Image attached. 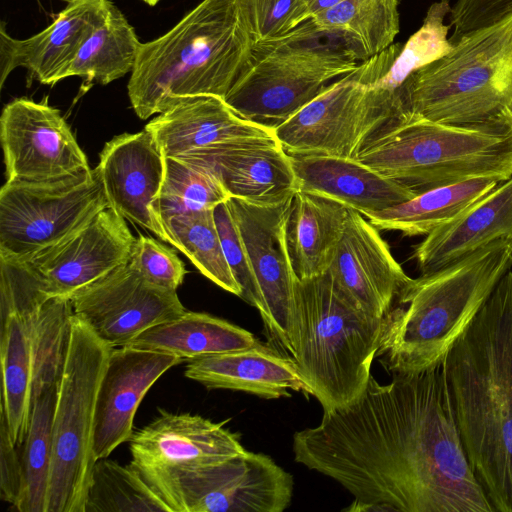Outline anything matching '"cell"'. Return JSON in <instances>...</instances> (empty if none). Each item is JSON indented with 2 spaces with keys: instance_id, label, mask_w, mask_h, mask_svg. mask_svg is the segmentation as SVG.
<instances>
[{
  "instance_id": "6da1fadb",
  "label": "cell",
  "mask_w": 512,
  "mask_h": 512,
  "mask_svg": "<svg viewBox=\"0 0 512 512\" xmlns=\"http://www.w3.org/2000/svg\"><path fill=\"white\" fill-rule=\"evenodd\" d=\"M323 412L293 435L294 460L342 485L346 511L493 512L467 457L442 365Z\"/></svg>"
},
{
  "instance_id": "7a4b0ae2",
  "label": "cell",
  "mask_w": 512,
  "mask_h": 512,
  "mask_svg": "<svg viewBox=\"0 0 512 512\" xmlns=\"http://www.w3.org/2000/svg\"><path fill=\"white\" fill-rule=\"evenodd\" d=\"M442 368L472 469L498 512H512V270Z\"/></svg>"
},
{
  "instance_id": "3957f363",
  "label": "cell",
  "mask_w": 512,
  "mask_h": 512,
  "mask_svg": "<svg viewBox=\"0 0 512 512\" xmlns=\"http://www.w3.org/2000/svg\"><path fill=\"white\" fill-rule=\"evenodd\" d=\"M246 0H202L162 36L141 43L127 85L140 119L192 97L225 98L250 64Z\"/></svg>"
},
{
  "instance_id": "277c9868",
  "label": "cell",
  "mask_w": 512,
  "mask_h": 512,
  "mask_svg": "<svg viewBox=\"0 0 512 512\" xmlns=\"http://www.w3.org/2000/svg\"><path fill=\"white\" fill-rule=\"evenodd\" d=\"M512 268V237L492 242L400 292L376 354L392 375L440 367L504 274Z\"/></svg>"
},
{
  "instance_id": "5b68a950",
  "label": "cell",
  "mask_w": 512,
  "mask_h": 512,
  "mask_svg": "<svg viewBox=\"0 0 512 512\" xmlns=\"http://www.w3.org/2000/svg\"><path fill=\"white\" fill-rule=\"evenodd\" d=\"M384 317L360 308L329 271L295 286L292 358L323 412L355 402L371 378Z\"/></svg>"
},
{
  "instance_id": "8992f818",
  "label": "cell",
  "mask_w": 512,
  "mask_h": 512,
  "mask_svg": "<svg viewBox=\"0 0 512 512\" xmlns=\"http://www.w3.org/2000/svg\"><path fill=\"white\" fill-rule=\"evenodd\" d=\"M403 114L465 127L512 123V15L463 35L399 87Z\"/></svg>"
},
{
  "instance_id": "52a82bcc",
  "label": "cell",
  "mask_w": 512,
  "mask_h": 512,
  "mask_svg": "<svg viewBox=\"0 0 512 512\" xmlns=\"http://www.w3.org/2000/svg\"><path fill=\"white\" fill-rule=\"evenodd\" d=\"M417 193L480 177H512V123L465 127L402 114L356 158Z\"/></svg>"
},
{
  "instance_id": "ba28073f",
  "label": "cell",
  "mask_w": 512,
  "mask_h": 512,
  "mask_svg": "<svg viewBox=\"0 0 512 512\" xmlns=\"http://www.w3.org/2000/svg\"><path fill=\"white\" fill-rule=\"evenodd\" d=\"M360 62L340 37L309 20L255 44L248 68L224 100L241 118L274 131Z\"/></svg>"
},
{
  "instance_id": "9c48e42d",
  "label": "cell",
  "mask_w": 512,
  "mask_h": 512,
  "mask_svg": "<svg viewBox=\"0 0 512 512\" xmlns=\"http://www.w3.org/2000/svg\"><path fill=\"white\" fill-rule=\"evenodd\" d=\"M402 43L362 61L274 129L289 155L356 159L363 147L402 114L398 91L381 82Z\"/></svg>"
},
{
  "instance_id": "30bf717a",
  "label": "cell",
  "mask_w": 512,
  "mask_h": 512,
  "mask_svg": "<svg viewBox=\"0 0 512 512\" xmlns=\"http://www.w3.org/2000/svg\"><path fill=\"white\" fill-rule=\"evenodd\" d=\"M112 348L74 314L53 418L47 512H85L92 469L95 407Z\"/></svg>"
},
{
  "instance_id": "8fae6325",
  "label": "cell",
  "mask_w": 512,
  "mask_h": 512,
  "mask_svg": "<svg viewBox=\"0 0 512 512\" xmlns=\"http://www.w3.org/2000/svg\"><path fill=\"white\" fill-rule=\"evenodd\" d=\"M132 466L170 512H282L293 496V476L270 456L247 450L204 466Z\"/></svg>"
},
{
  "instance_id": "7c38bea8",
  "label": "cell",
  "mask_w": 512,
  "mask_h": 512,
  "mask_svg": "<svg viewBox=\"0 0 512 512\" xmlns=\"http://www.w3.org/2000/svg\"><path fill=\"white\" fill-rule=\"evenodd\" d=\"M109 206L97 169L0 190V255L28 259L64 241Z\"/></svg>"
},
{
  "instance_id": "4fadbf2b",
  "label": "cell",
  "mask_w": 512,
  "mask_h": 512,
  "mask_svg": "<svg viewBox=\"0 0 512 512\" xmlns=\"http://www.w3.org/2000/svg\"><path fill=\"white\" fill-rule=\"evenodd\" d=\"M50 296L26 260L0 256V413L16 445L29 427L37 321Z\"/></svg>"
},
{
  "instance_id": "5bb4252c",
  "label": "cell",
  "mask_w": 512,
  "mask_h": 512,
  "mask_svg": "<svg viewBox=\"0 0 512 512\" xmlns=\"http://www.w3.org/2000/svg\"><path fill=\"white\" fill-rule=\"evenodd\" d=\"M293 197V196H292ZM291 198L271 206L229 198L228 207L246 248L259 295L257 309L270 341L292 356L297 277L291 265L285 224Z\"/></svg>"
},
{
  "instance_id": "9a60e30c",
  "label": "cell",
  "mask_w": 512,
  "mask_h": 512,
  "mask_svg": "<svg viewBox=\"0 0 512 512\" xmlns=\"http://www.w3.org/2000/svg\"><path fill=\"white\" fill-rule=\"evenodd\" d=\"M0 137L8 182H51L91 170L60 111L46 100L8 103Z\"/></svg>"
},
{
  "instance_id": "2e32d148",
  "label": "cell",
  "mask_w": 512,
  "mask_h": 512,
  "mask_svg": "<svg viewBox=\"0 0 512 512\" xmlns=\"http://www.w3.org/2000/svg\"><path fill=\"white\" fill-rule=\"evenodd\" d=\"M69 299L73 314L111 348L127 346L150 327L186 312L177 291L149 283L128 262Z\"/></svg>"
},
{
  "instance_id": "e0dca14e",
  "label": "cell",
  "mask_w": 512,
  "mask_h": 512,
  "mask_svg": "<svg viewBox=\"0 0 512 512\" xmlns=\"http://www.w3.org/2000/svg\"><path fill=\"white\" fill-rule=\"evenodd\" d=\"M135 237L107 206L59 244L26 260L51 296L72 294L128 262Z\"/></svg>"
},
{
  "instance_id": "ac0fdd59",
  "label": "cell",
  "mask_w": 512,
  "mask_h": 512,
  "mask_svg": "<svg viewBox=\"0 0 512 512\" xmlns=\"http://www.w3.org/2000/svg\"><path fill=\"white\" fill-rule=\"evenodd\" d=\"M175 158L215 176L230 198L252 204L277 205L298 191L290 156L276 137L225 142Z\"/></svg>"
},
{
  "instance_id": "d6986e66",
  "label": "cell",
  "mask_w": 512,
  "mask_h": 512,
  "mask_svg": "<svg viewBox=\"0 0 512 512\" xmlns=\"http://www.w3.org/2000/svg\"><path fill=\"white\" fill-rule=\"evenodd\" d=\"M183 360L173 354L129 346L112 348L95 407L93 452L107 458L131 439L136 411L154 383Z\"/></svg>"
},
{
  "instance_id": "ffe728a7",
  "label": "cell",
  "mask_w": 512,
  "mask_h": 512,
  "mask_svg": "<svg viewBox=\"0 0 512 512\" xmlns=\"http://www.w3.org/2000/svg\"><path fill=\"white\" fill-rule=\"evenodd\" d=\"M338 286L366 313L383 318L411 281L378 229L348 210L342 236L328 270Z\"/></svg>"
},
{
  "instance_id": "44dd1931",
  "label": "cell",
  "mask_w": 512,
  "mask_h": 512,
  "mask_svg": "<svg viewBox=\"0 0 512 512\" xmlns=\"http://www.w3.org/2000/svg\"><path fill=\"white\" fill-rule=\"evenodd\" d=\"M109 206L125 220L169 243V237L153 211L165 176V157L152 135L124 133L107 142L96 167Z\"/></svg>"
},
{
  "instance_id": "7402d4cb",
  "label": "cell",
  "mask_w": 512,
  "mask_h": 512,
  "mask_svg": "<svg viewBox=\"0 0 512 512\" xmlns=\"http://www.w3.org/2000/svg\"><path fill=\"white\" fill-rule=\"evenodd\" d=\"M224 424L191 413L159 410V416L129 440L130 463L148 469L196 467L244 453L239 435Z\"/></svg>"
},
{
  "instance_id": "603a6c76",
  "label": "cell",
  "mask_w": 512,
  "mask_h": 512,
  "mask_svg": "<svg viewBox=\"0 0 512 512\" xmlns=\"http://www.w3.org/2000/svg\"><path fill=\"white\" fill-rule=\"evenodd\" d=\"M64 7L53 22L39 33L16 39L0 27V88L19 67L42 84L63 80V73L83 42L105 18L110 0H63Z\"/></svg>"
},
{
  "instance_id": "cb8c5ba5",
  "label": "cell",
  "mask_w": 512,
  "mask_h": 512,
  "mask_svg": "<svg viewBox=\"0 0 512 512\" xmlns=\"http://www.w3.org/2000/svg\"><path fill=\"white\" fill-rule=\"evenodd\" d=\"M289 156L298 190L332 199L363 216L398 205L418 194L357 159L322 155Z\"/></svg>"
},
{
  "instance_id": "d4e9b609",
  "label": "cell",
  "mask_w": 512,
  "mask_h": 512,
  "mask_svg": "<svg viewBox=\"0 0 512 512\" xmlns=\"http://www.w3.org/2000/svg\"><path fill=\"white\" fill-rule=\"evenodd\" d=\"M145 129L169 158L225 142L275 137L273 130L241 118L217 96L185 99L160 113Z\"/></svg>"
},
{
  "instance_id": "484cf974",
  "label": "cell",
  "mask_w": 512,
  "mask_h": 512,
  "mask_svg": "<svg viewBox=\"0 0 512 512\" xmlns=\"http://www.w3.org/2000/svg\"><path fill=\"white\" fill-rule=\"evenodd\" d=\"M184 375L208 389L243 391L264 399L290 397V390L307 393L292 356L261 342L188 360Z\"/></svg>"
},
{
  "instance_id": "4316f807",
  "label": "cell",
  "mask_w": 512,
  "mask_h": 512,
  "mask_svg": "<svg viewBox=\"0 0 512 512\" xmlns=\"http://www.w3.org/2000/svg\"><path fill=\"white\" fill-rule=\"evenodd\" d=\"M512 237V177L451 222L428 234L413 251L420 275L436 272L472 252Z\"/></svg>"
},
{
  "instance_id": "83f0119b",
  "label": "cell",
  "mask_w": 512,
  "mask_h": 512,
  "mask_svg": "<svg viewBox=\"0 0 512 512\" xmlns=\"http://www.w3.org/2000/svg\"><path fill=\"white\" fill-rule=\"evenodd\" d=\"M348 208L332 199L298 190L285 224L291 265L298 280L329 270L342 236Z\"/></svg>"
},
{
  "instance_id": "f1b7e54d",
  "label": "cell",
  "mask_w": 512,
  "mask_h": 512,
  "mask_svg": "<svg viewBox=\"0 0 512 512\" xmlns=\"http://www.w3.org/2000/svg\"><path fill=\"white\" fill-rule=\"evenodd\" d=\"M258 342L251 332L222 318L186 311L175 319L150 327L127 346L192 360L249 348Z\"/></svg>"
},
{
  "instance_id": "f546056e",
  "label": "cell",
  "mask_w": 512,
  "mask_h": 512,
  "mask_svg": "<svg viewBox=\"0 0 512 512\" xmlns=\"http://www.w3.org/2000/svg\"><path fill=\"white\" fill-rule=\"evenodd\" d=\"M502 181L480 177L418 193L413 198L365 217L378 230L427 236L451 222Z\"/></svg>"
},
{
  "instance_id": "4dcf8cb0",
  "label": "cell",
  "mask_w": 512,
  "mask_h": 512,
  "mask_svg": "<svg viewBox=\"0 0 512 512\" xmlns=\"http://www.w3.org/2000/svg\"><path fill=\"white\" fill-rule=\"evenodd\" d=\"M399 0H343L310 21L340 37L360 61L388 47L399 33Z\"/></svg>"
},
{
  "instance_id": "1f68e13d",
  "label": "cell",
  "mask_w": 512,
  "mask_h": 512,
  "mask_svg": "<svg viewBox=\"0 0 512 512\" xmlns=\"http://www.w3.org/2000/svg\"><path fill=\"white\" fill-rule=\"evenodd\" d=\"M140 45L133 26L112 3L64 71L63 79L78 76L87 86L109 84L132 72Z\"/></svg>"
},
{
  "instance_id": "d6a6232c",
  "label": "cell",
  "mask_w": 512,
  "mask_h": 512,
  "mask_svg": "<svg viewBox=\"0 0 512 512\" xmlns=\"http://www.w3.org/2000/svg\"><path fill=\"white\" fill-rule=\"evenodd\" d=\"M214 209L173 216L162 224L175 246L209 280L241 297V288L227 263L214 219Z\"/></svg>"
},
{
  "instance_id": "836d02e7",
  "label": "cell",
  "mask_w": 512,
  "mask_h": 512,
  "mask_svg": "<svg viewBox=\"0 0 512 512\" xmlns=\"http://www.w3.org/2000/svg\"><path fill=\"white\" fill-rule=\"evenodd\" d=\"M170 512L169 507L130 464L96 460L85 512Z\"/></svg>"
},
{
  "instance_id": "e575fe53",
  "label": "cell",
  "mask_w": 512,
  "mask_h": 512,
  "mask_svg": "<svg viewBox=\"0 0 512 512\" xmlns=\"http://www.w3.org/2000/svg\"><path fill=\"white\" fill-rule=\"evenodd\" d=\"M229 198L222 184L209 172L180 159L165 157L164 181L153 202V211L163 223L173 216L214 209Z\"/></svg>"
},
{
  "instance_id": "d590c367",
  "label": "cell",
  "mask_w": 512,
  "mask_h": 512,
  "mask_svg": "<svg viewBox=\"0 0 512 512\" xmlns=\"http://www.w3.org/2000/svg\"><path fill=\"white\" fill-rule=\"evenodd\" d=\"M128 264L149 283L177 291L186 275L184 263L177 254L154 238H135Z\"/></svg>"
},
{
  "instance_id": "8d00e7d4",
  "label": "cell",
  "mask_w": 512,
  "mask_h": 512,
  "mask_svg": "<svg viewBox=\"0 0 512 512\" xmlns=\"http://www.w3.org/2000/svg\"><path fill=\"white\" fill-rule=\"evenodd\" d=\"M255 44L281 38L311 19L304 0H246Z\"/></svg>"
},
{
  "instance_id": "74e56055",
  "label": "cell",
  "mask_w": 512,
  "mask_h": 512,
  "mask_svg": "<svg viewBox=\"0 0 512 512\" xmlns=\"http://www.w3.org/2000/svg\"><path fill=\"white\" fill-rule=\"evenodd\" d=\"M214 219L224 255L232 274L241 288V298L259 308V295L245 245L227 201L214 208Z\"/></svg>"
},
{
  "instance_id": "f35d334b",
  "label": "cell",
  "mask_w": 512,
  "mask_h": 512,
  "mask_svg": "<svg viewBox=\"0 0 512 512\" xmlns=\"http://www.w3.org/2000/svg\"><path fill=\"white\" fill-rule=\"evenodd\" d=\"M451 44L472 31L494 25L512 15V0H457L451 7Z\"/></svg>"
},
{
  "instance_id": "ab89813d",
  "label": "cell",
  "mask_w": 512,
  "mask_h": 512,
  "mask_svg": "<svg viewBox=\"0 0 512 512\" xmlns=\"http://www.w3.org/2000/svg\"><path fill=\"white\" fill-rule=\"evenodd\" d=\"M24 484L21 445L13 443L4 416L0 413V494L15 509Z\"/></svg>"
},
{
  "instance_id": "60d3db41",
  "label": "cell",
  "mask_w": 512,
  "mask_h": 512,
  "mask_svg": "<svg viewBox=\"0 0 512 512\" xmlns=\"http://www.w3.org/2000/svg\"><path fill=\"white\" fill-rule=\"evenodd\" d=\"M311 18L324 10L339 4L343 0H304Z\"/></svg>"
},
{
  "instance_id": "b9f144b4",
  "label": "cell",
  "mask_w": 512,
  "mask_h": 512,
  "mask_svg": "<svg viewBox=\"0 0 512 512\" xmlns=\"http://www.w3.org/2000/svg\"><path fill=\"white\" fill-rule=\"evenodd\" d=\"M142 1L146 4H148L149 6H155L161 0H142Z\"/></svg>"
}]
</instances>
